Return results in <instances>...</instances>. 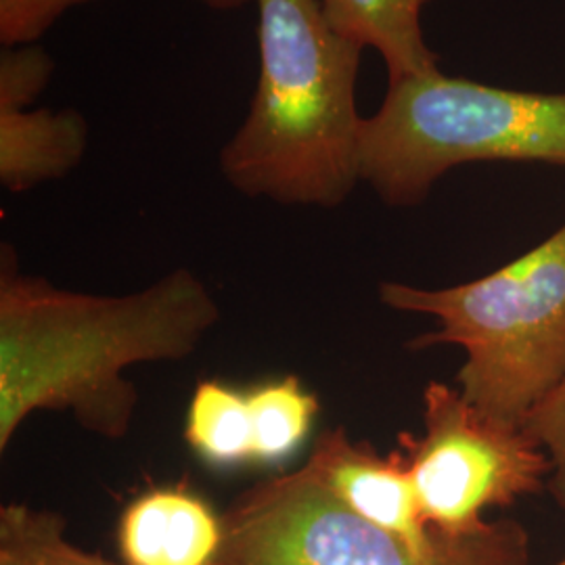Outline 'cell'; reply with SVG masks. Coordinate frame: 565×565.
Instances as JSON below:
<instances>
[{"instance_id": "obj_1", "label": "cell", "mask_w": 565, "mask_h": 565, "mask_svg": "<svg viewBox=\"0 0 565 565\" xmlns=\"http://www.w3.org/2000/svg\"><path fill=\"white\" fill-rule=\"evenodd\" d=\"M221 310L189 268L128 296L70 291L0 256V450L39 411H67L88 431L120 440L137 411L132 364L191 356Z\"/></svg>"}, {"instance_id": "obj_2", "label": "cell", "mask_w": 565, "mask_h": 565, "mask_svg": "<svg viewBox=\"0 0 565 565\" xmlns=\"http://www.w3.org/2000/svg\"><path fill=\"white\" fill-rule=\"evenodd\" d=\"M258 82L239 130L221 151L235 191L281 205L338 207L361 181L363 51L317 0H254Z\"/></svg>"}, {"instance_id": "obj_3", "label": "cell", "mask_w": 565, "mask_h": 565, "mask_svg": "<svg viewBox=\"0 0 565 565\" xmlns=\"http://www.w3.org/2000/svg\"><path fill=\"white\" fill-rule=\"evenodd\" d=\"M380 300L436 319L411 348H463L459 390L497 422L524 427L565 377V224L482 279L443 289L382 282Z\"/></svg>"}, {"instance_id": "obj_4", "label": "cell", "mask_w": 565, "mask_h": 565, "mask_svg": "<svg viewBox=\"0 0 565 565\" xmlns=\"http://www.w3.org/2000/svg\"><path fill=\"white\" fill-rule=\"evenodd\" d=\"M473 162L565 168V93L509 90L436 70L392 82L363 120L361 181L387 205H417L446 172Z\"/></svg>"}, {"instance_id": "obj_5", "label": "cell", "mask_w": 565, "mask_h": 565, "mask_svg": "<svg viewBox=\"0 0 565 565\" xmlns=\"http://www.w3.org/2000/svg\"><path fill=\"white\" fill-rule=\"evenodd\" d=\"M216 565H527L530 539L515 522L459 536L440 557L411 546L335 499L306 467L243 492L223 518Z\"/></svg>"}, {"instance_id": "obj_6", "label": "cell", "mask_w": 565, "mask_h": 565, "mask_svg": "<svg viewBox=\"0 0 565 565\" xmlns=\"http://www.w3.org/2000/svg\"><path fill=\"white\" fill-rule=\"evenodd\" d=\"M398 443L427 522L450 536L484 530L488 509L539 492L553 473L524 427L497 422L440 382L425 387L424 431Z\"/></svg>"}, {"instance_id": "obj_7", "label": "cell", "mask_w": 565, "mask_h": 565, "mask_svg": "<svg viewBox=\"0 0 565 565\" xmlns=\"http://www.w3.org/2000/svg\"><path fill=\"white\" fill-rule=\"evenodd\" d=\"M321 484L366 522L394 534L425 559L440 557L459 536L434 530L398 450L375 452L343 427L323 434L303 465Z\"/></svg>"}, {"instance_id": "obj_8", "label": "cell", "mask_w": 565, "mask_h": 565, "mask_svg": "<svg viewBox=\"0 0 565 565\" xmlns=\"http://www.w3.org/2000/svg\"><path fill=\"white\" fill-rule=\"evenodd\" d=\"M223 520L195 492L153 488L121 513L118 543L126 565H216Z\"/></svg>"}, {"instance_id": "obj_9", "label": "cell", "mask_w": 565, "mask_h": 565, "mask_svg": "<svg viewBox=\"0 0 565 565\" xmlns=\"http://www.w3.org/2000/svg\"><path fill=\"white\" fill-rule=\"evenodd\" d=\"M88 147V121L76 109L0 107V182L25 193L65 179Z\"/></svg>"}, {"instance_id": "obj_10", "label": "cell", "mask_w": 565, "mask_h": 565, "mask_svg": "<svg viewBox=\"0 0 565 565\" xmlns=\"http://www.w3.org/2000/svg\"><path fill=\"white\" fill-rule=\"evenodd\" d=\"M327 23L361 49L382 55L392 82L438 70L425 42L422 15L431 0H317Z\"/></svg>"}, {"instance_id": "obj_11", "label": "cell", "mask_w": 565, "mask_h": 565, "mask_svg": "<svg viewBox=\"0 0 565 565\" xmlns=\"http://www.w3.org/2000/svg\"><path fill=\"white\" fill-rule=\"evenodd\" d=\"M184 438L205 463H254V427L247 392L214 380L198 384L186 411Z\"/></svg>"}, {"instance_id": "obj_12", "label": "cell", "mask_w": 565, "mask_h": 565, "mask_svg": "<svg viewBox=\"0 0 565 565\" xmlns=\"http://www.w3.org/2000/svg\"><path fill=\"white\" fill-rule=\"evenodd\" d=\"M254 427V463L289 459L312 431L319 401L296 375H287L247 392Z\"/></svg>"}, {"instance_id": "obj_13", "label": "cell", "mask_w": 565, "mask_h": 565, "mask_svg": "<svg viewBox=\"0 0 565 565\" xmlns=\"http://www.w3.org/2000/svg\"><path fill=\"white\" fill-rule=\"evenodd\" d=\"M0 565H118L74 545L65 520L25 503L0 507Z\"/></svg>"}, {"instance_id": "obj_14", "label": "cell", "mask_w": 565, "mask_h": 565, "mask_svg": "<svg viewBox=\"0 0 565 565\" xmlns=\"http://www.w3.org/2000/svg\"><path fill=\"white\" fill-rule=\"evenodd\" d=\"M55 74L51 53L36 44H13L0 51V107H32Z\"/></svg>"}, {"instance_id": "obj_15", "label": "cell", "mask_w": 565, "mask_h": 565, "mask_svg": "<svg viewBox=\"0 0 565 565\" xmlns=\"http://www.w3.org/2000/svg\"><path fill=\"white\" fill-rule=\"evenodd\" d=\"M97 0H0V44H30L67 15L72 9Z\"/></svg>"}, {"instance_id": "obj_16", "label": "cell", "mask_w": 565, "mask_h": 565, "mask_svg": "<svg viewBox=\"0 0 565 565\" xmlns=\"http://www.w3.org/2000/svg\"><path fill=\"white\" fill-rule=\"evenodd\" d=\"M524 431L548 455L553 463L548 486L557 503L565 507V377L527 415Z\"/></svg>"}, {"instance_id": "obj_17", "label": "cell", "mask_w": 565, "mask_h": 565, "mask_svg": "<svg viewBox=\"0 0 565 565\" xmlns=\"http://www.w3.org/2000/svg\"><path fill=\"white\" fill-rule=\"evenodd\" d=\"M195 2H202L205 7L218 9V11H228V9H239V7L252 2V0H195Z\"/></svg>"}, {"instance_id": "obj_18", "label": "cell", "mask_w": 565, "mask_h": 565, "mask_svg": "<svg viewBox=\"0 0 565 565\" xmlns=\"http://www.w3.org/2000/svg\"><path fill=\"white\" fill-rule=\"evenodd\" d=\"M555 565H565V559H562V562H559V564H555Z\"/></svg>"}]
</instances>
